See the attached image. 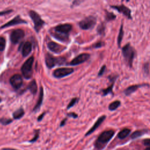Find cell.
I'll use <instances>...</instances> for the list:
<instances>
[{
    "instance_id": "9a60e30c",
    "label": "cell",
    "mask_w": 150,
    "mask_h": 150,
    "mask_svg": "<svg viewBox=\"0 0 150 150\" xmlns=\"http://www.w3.org/2000/svg\"><path fill=\"white\" fill-rule=\"evenodd\" d=\"M106 119V116H103L101 117H100V118H99V119L96 121V122L95 123V124L93 125V126L90 128V130L86 133V135H89L90 134H91L93 132H94L100 126V124L104 122V120Z\"/></svg>"
},
{
    "instance_id": "ba28073f",
    "label": "cell",
    "mask_w": 150,
    "mask_h": 150,
    "mask_svg": "<svg viewBox=\"0 0 150 150\" xmlns=\"http://www.w3.org/2000/svg\"><path fill=\"white\" fill-rule=\"evenodd\" d=\"M74 70L72 68H59L56 69L53 72V76L56 78H61L68 76L69 74L72 73Z\"/></svg>"
},
{
    "instance_id": "4316f807",
    "label": "cell",
    "mask_w": 150,
    "mask_h": 150,
    "mask_svg": "<svg viewBox=\"0 0 150 150\" xmlns=\"http://www.w3.org/2000/svg\"><path fill=\"white\" fill-rule=\"evenodd\" d=\"M106 19L107 21H110V20H113L116 18V15H114L111 12H107L106 14Z\"/></svg>"
},
{
    "instance_id": "4fadbf2b",
    "label": "cell",
    "mask_w": 150,
    "mask_h": 150,
    "mask_svg": "<svg viewBox=\"0 0 150 150\" xmlns=\"http://www.w3.org/2000/svg\"><path fill=\"white\" fill-rule=\"evenodd\" d=\"M25 23H26V22L25 21L21 19L19 16H17L15 18H14L12 20L10 21V22H7V24H6L3 26H2L1 28H4L6 27L11 26H13V25L19 24H25Z\"/></svg>"
},
{
    "instance_id": "6da1fadb",
    "label": "cell",
    "mask_w": 150,
    "mask_h": 150,
    "mask_svg": "<svg viewBox=\"0 0 150 150\" xmlns=\"http://www.w3.org/2000/svg\"><path fill=\"white\" fill-rule=\"evenodd\" d=\"M122 51L126 61L130 67H132L133 60L135 55V50L130 44H128L123 48Z\"/></svg>"
},
{
    "instance_id": "ab89813d",
    "label": "cell",
    "mask_w": 150,
    "mask_h": 150,
    "mask_svg": "<svg viewBox=\"0 0 150 150\" xmlns=\"http://www.w3.org/2000/svg\"><path fill=\"white\" fill-rule=\"evenodd\" d=\"M5 150H15V149H6Z\"/></svg>"
},
{
    "instance_id": "3957f363",
    "label": "cell",
    "mask_w": 150,
    "mask_h": 150,
    "mask_svg": "<svg viewBox=\"0 0 150 150\" xmlns=\"http://www.w3.org/2000/svg\"><path fill=\"white\" fill-rule=\"evenodd\" d=\"M29 15L33 22L35 29L36 31V32H38L44 25V21L41 19L38 14L33 11H29Z\"/></svg>"
},
{
    "instance_id": "52a82bcc",
    "label": "cell",
    "mask_w": 150,
    "mask_h": 150,
    "mask_svg": "<svg viewBox=\"0 0 150 150\" xmlns=\"http://www.w3.org/2000/svg\"><path fill=\"white\" fill-rule=\"evenodd\" d=\"M114 134L115 132L112 130L104 131L99 137L98 140L97 141V144H106L110 140V139L114 135Z\"/></svg>"
},
{
    "instance_id": "8d00e7d4",
    "label": "cell",
    "mask_w": 150,
    "mask_h": 150,
    "mask_svg": "<svg viewBox=\"0 0 150 150\" xmlns=\"http://www.w3.org/2000/svg\"><path fill=\"white\" fill-rule=\"evenodd\" d=\"M44 115H45V113H43L41 116H40V117H39V118H38V121L41 120H42V117H43V116H44Z\"/></svg>"
},
{
    "instance_id": "ffe728a7",
    "label": "cell",
    "mask_w": 150,
    "mask_h": 150,
    "mask_svg": "<svg viewBox=\"0 0 150 150\" xmlns=\"http://www.w3.org/2000/svg\"><path fill=\"white\" fill-rule=\"evenodd\" d=\"M24 115V111L22 108H20L19 109L15 111L13 117L15 119H21L23 116Z\"/></svg>"
},
{
    "instance_id": "60d3db41",
    "label": "cell",
    "mask_w": 150,
    "mask_h": 150,
    "mask_svg": "<svg viewBox=\"0 0 150 150\" xmlns=\"http://www.w3.org/2000/svg\"><path fill=\"white\" fill-rule=\"evenodd\" d=\"M1 101V98H0V101Z\"/></svg>"
},
{
    "instance_id": "5b68a950",
    "label": "cell",
    "mask_w": 150,
    "mask_h": 150,
    "mask_svg": "<svg viewBox=\"0 0 150 150\" xmlns=\"http://www.w3.org/2000/svg\"><path fill=\"white\" fill-rule=\"evenodd\" d=\"M65 62V59L63 58H53L51 55L48 53L46 55L45 62L47 66L49 68H52L55 66L56 65L63 64Z\"/></svg>"
},
{
    "instance_id": "4dcf8cb0",
    "label": "cell",
    "mask_w": 150,
    "mask_h": 150,
    "mask_svg": "<svg viewBox=\"0 0 150 150\" xmlns=\"http://www.w3.org/2000/svg\"><path fill=\"white\" fill-rule=\"evenodd\" d=\"M105 70H106V66L104 65V66H102V67L101 68L100 70L99 71V73H98V75H99V76H102V75L103 74V73H104V72H105Z\"/></svg>"
},
{
    "instance_id": "d590c367",
    "label": "cell",
    "mask_w": 150,
    "mask_h": 150,
    "mask_svg": "<svg viewBox=\"0 0 150 150\" xmlns=\"http://www.w3.org/2000/svg\"><path fill=\"white\" fill-rule=\"evenodd\" d=\"M68 116H72V117H73L74 118H76L78 117V115H76V114H74V113H70V114L68 115Z\"/></svg>"
},
{
    "instance_id": "44dd1931",
    "label": "cell",
    "mask_w": 150,
    "mask_h": 150,
    "mask_svg": "<svg viewBox=\"0 0 150 150\" xmlns=\"http://www.w3.org/2000/svg\"><path fill=\"white\" fill-rule=\"evenodd\" d=\"M121 105V102L119 100L115 101L113 102H112L108 106V109L110 111H114L116 110L119 108V107Z\"/></svg>"
},
{
    "instance_id": "8992f818",
    "label": "cell",
    "mask_w": 150,
    "mask_h": 150,
    "mask_svg": "<svg viewBox=\"0 0 150 150\" xmlns=\"http://www.w3.org/2000/svg\"><path fill=\"white\" fill-rule=\"evenodd\" d=\"M25 35V33L22 29H15L13 31L11 34L10 39L11 41L14 44H18L22 39Z\"/></svg>"
},
{
    "instance_id": "e0dca14e",
    "label": "cell",
    "mask_w": 150,
    "mask_h": 150,
    "mask_svg": "<svg viewBox=\"0 0 150 150\" xmlns=\"http://www.w3.org/2000/svg\"><path fill=\"white\" fill-rule=\"evenodd\" d=\"M146 86V85L144 84V85H133L131 86L128 87V88H127L125 90H124V93L126 96H129L131 94H132L133 93H134V92H135L139 88L142 87Z\"/></svg>"
},
{
    "instance_id": "8fae6325",
    "label": "cell",
    "mask_w": 150,
    "mask_h": 150,
    "mask_svg": "<svg viewBox=\"0 0 150 150\" xmlns=\"http://www.w3.org/2000/svg\"><path fill=\"white\" fill-rule=\"evenodd\" d=\"M111 7L112 8H115V10L118 11L119 12L122 13L123 15H124L128 18L131 19L132 17L131 15V10L128 7H126L124 5L111 6Z\"/></svg>"
},
{
    "instance_id": "83f0119b",
    "label": "cell",
    "mask_w": 150,
    "mask_h": 150,
    "mask_svg": "<svg viewBox=\"0 0 150 150\" xmlns=\"http://www.w3.org/2000/svg\"><path fill=\"white\" fill-rule=\"evenodd\" d=\"M78 101V98H74V99H73L71 100V101L70 102V103L69 104V105L67 106V109H69L70 107H73Z\"/></svg>"
},
{
    "instance_id": "836d02e7",
    "label": "cell",
    "mask_w": 150,
    "mask_h": 150,
    "mask_svg": "<svg viewBox=\"0 0 150 150\" xmlns=\"http://www.w3.org/2000/svg\"><path fill=\"white\" fill-rule=\"evenodd\" d=\"M98 30H99V32L100 33H103L104 32V27L103 26H102L101 28L100 27H99L98 28Z\"/></svg>"
},
{
    "instance_id": "f546056e",
    "label": "cell",
    "mask_w": 150,
    "mask_h": 150,
    "mask_svg": "<svg viewBox=\"0 0 150 150\" xmlns=\"http://www.w3.org/2000/svg\"><path fill=\"white\" fill-rule=\"evenodd\" d=\"M0 122H1V123L4 124V125H7V124H10V123L12 122V120H10V119H2L0 120Z\"/></svg>"
},
{
    "instance_id": "30bf717a",
    "label": "cell",
    "mask_w": 150,
    "mask_h": 150,
    "mask_svg": "<svg viewBox=\"0 0 150 150\" xmlns=\"http://www.w3.org/2000/svg\"><path fill=\"white\" fill-rule=\"evenodd\" d=\"M22 82L23 81L22 77L19 74H14L10 79L11 85L14 88L16 89H18L21 88V86L22 85Z\"/></svg>"
},
{
    "instance_id": "ac0fdd59",
    "label": "cell",
    "mask_w": 150,
    "mask_h": 150,
    "mask_svg": "<svg viewBox=\"0 0 150 150\" xmlns=\"http://www.w3.org/2000/svg\"><path fill=\"white\" fill-rule=\"evenodd\" d=\"M32 51V45L31 42H26L24 44L22 48V55L25 57L27 56Z\"/></svg>"
},
{
    "instance_id": "d6a6232c",
    "label": "cell",
    "mask_w": 150,
    "mask_h": 150,
    "mask_svg": "<svg viewBox=\"0 0 150 150\" xmlns=\"http://www.w3.org/2000/svg\"><path fill=\"white\" fill-rule=\"evenodd\" d=\"M144 144L147 146H149L150 147V139H146L143 141Z\"/></svg>"
},
{
    "instance_id": "484cf974",
    "label": "cell",
    "mask_w": 150,
    "mask_h": 150,
    "mask_svg": "<svg viewBox=\"0 0 150 150\" xmlns=\"http://www.w3.org/2000/svg\"><path fill=\"white\" fill-rule=\"evenodd\" d=\"M6 40L3 37H0V51H3L6 48Z\"/></svg>"
},
{
    "instance_id": "277c9868",
    "label": "cell",
    "mask_w": 150,
    "mask_h": 150,
    "mask_svg": "<svg viewBox=\"0 0 150 150\" xmlns=\"http://www.w3.org/2000/svg\"><path fill=\"white\" fill-rule=\"evenodd\" d=\"M96 24V18L93 16H90L81 21L79 23V26L82 29L87 30L93 28L95 26Z\"/></svg>"
},
{
    "instance_id": "d6986e66",
    "label": "cell",
    "mask_w": 150,
    "mask_h": 150,
    "mask_svg": "<svg viewBox=\"0 0 150 150\" xmlns=\"http://www.w3.org/2000/svg\"><path fill=\"white\" fill-rule=\"evenodd\" d=\"M43 98H44V90H43V88H41L40 96H39V99H38V102H37V104H36V106H35V107L33 108L34 111H36L40 108V107L42 103Z\"/></svg>"
},
{
    "instance_id": "1f68e13d",
    "label": "cell",
    "mask_w": 150,
    "mask_h": 150,
    "mask_svg": "<svg viewBox=\"0 0 150 150\" xmlns=\"http://www.w3.org/2000/svg\"><path fill=\"white\" fill-rule=\"evenodd\" d=\"M104 45V43L103 42H99L97 44H96L94 45H93V48H100L102 47Z\"/></svg>"
},
{
    "instance_id": "7c38bea8",
    "label": "cell",
    "mask_w": 150,
    "mask_h": 150,
    "mask_svg": "<svg viewBox=\"0 0 150 150\" xmlns=\"http://www.w3.org/2000/svg\"><path fill=\"white\" fill-rule=\"evenodd\" d=\"M48 47L49 49L55 53H60L66 49L65 47H63L58 44H56L53 42H51L48 44Z\"/></svg>"
},
{
    "instance_id": "f1b7e54d",
    "label": "cell",
    "mask_w": 150,
    "mask_h": 150,
    "mask_svg": "<svg viewBox=\"0 0 150 150\" xmlns=\"http://www.w3.org/2000/svg\"><path fill=\"white\" fill-rule=\"evenodd\" d=\"M142 134V132L141 131H135L134 133H133V134L131 135V138H136L140 136H141Z\"/></svg>"
},
{
    "instance_id": "2e32d148",
    "label": "cell",
    "mask_w": 150,
    "mask_h": 150,
    "mask_svg": "<svg viewBox=\"0 0 150 150\" xmlns=\"http://www.w3.org/2000/svg\"><path fill=\"white\" fill-rule=\"evenodd\" d=\"M52 35L56 39L61 41H66L68 40V33H63L61 32H57L55 31V32L52 34Z\"/></svg>"
},
{
    "instance_id": "f35d334b",
    "label": "cell",
    "mask_w": 150,
    "mask_h": 150,
    "mask_svg": "<svg viewBox=\"0 0 150 150\" xmlns=\"http://www.w3.org/2000/svg\"><path fill=\"white\" fill-rule=\"evenodd\" d=\"M145 150H150V147H148V148H146Z\"/></svg>"
},
{
    "instance_id": "603a6c76",
    "label": "cell",
    "mask_w": 150,
    "mask_h": 150,
    "mask_svg": "<svg viewBox=\"0 0 150 150\" xmlns=\"http://www.w3.org/2000/svg\"><path fill=\"white\" fill-rule=\"evenodd\" d=\"M130 130L128 129V128H125L123 129V130H122L118 135V137L120 139H123L124 138H126L127 136H128L129 135V134L130 133Z\"/></svg>"
},
{
    "instance_id": "7a4b0ae2",
    "label": "cell",
    "mask_w": 150,
    "mask_h": 150,
    "mask_svg": "<svg viewBox=\"0 0 150 150\" xmlns=\"http://www.w3.org/2000/svg\"><path fill=\"white\" fill-rule=\"evenodd\" d=\"M34 61L33 57H30L24 63L22 66L21 70L25 78L29 79L32 76V65Z\"/></svg>"
},
{
    "instance_id": "7402d4cb",
    "label": "cell",
    "mask_w": 150,
    "mask_h": 150,
    "mask_svg": "<svg viewBox=\"0 0 150 150\" xmlns=\"http://www.w3.org/2000/svg\"><path fill=\"white\" fill-rule=\"evenodd\" d=\"M28 89H29V90L31 91V92L32 94H35L37 92V89H38V87H37V85L35 81H32L29 85L28 86Z\"/></svg>"
},
{
    "instance_id": "5bb4252c",
    "label": "cell",
    "mask_w": 150,
    "mask_h": 150,
    "mask_svg": "<svg viewBox=\"0 0 150 150\" xmlns=\"http://www.w3.org/2000/svg\"><path fill=\"white\" fill-rule=\"evenodd\" d=\"M72 25L70 24H63V25H60L57 26L55 28V31L63 33H68L69 31H71L72 29Z\"/></svg>"
},
{
    "instance_id": "9c48e42d",
    "label": "cell",
    "mask_w": 150,
    "mask_h": 150,
    "mask_svg": "<svg viewBox=\"0 0 150 150\" xmlns=\"http://www.w3.org/2000/svg\"><path fill=\"white\" fill-rule=\"evenodd\" d=\"M90 58V55L88 53H82L77 57L75 58L74 59H73L71 62V65H78L79 64H81L85 62H86L87 60H88Z\"/></svg>"
},
{
    "instance_id": "74e56055",
    "label": "cell",
    "mask_w": 150,
    "mask_h": 150,
    "mask_svg": "<svg viewBox=\"0 0 150 150\" xmlns=\"http://www.w3.org/2000/svg\"><path fill=\"white\" fill-rule=\"evenodd\" d=\"M65 121H66V119L64 120V121H63L62 122V123H61V124H60V126H62L63 125H64L65 124Z\"/></svg>"
},
{
    "instance_id": "cb8c5ba5",
    "label": "cell",
    "mask_w": 150,
    "mask_h": 150,
    "mask_svg": "<svg viewBox=\"0 0 150 150\" xmlns=\"http://www.w3.org/2000/svg\"><path fill=\"white\" fill-rule=\"evenodd\" d=\"M123 35H124V31H123V24L121 25L120 29V31H119V33L118 35V38H117V43L119 45V47H120V44L122 43V41L123 40Z\"/></svg>"
},
{
    "instance_id": "e575fe53",
    "label": "cell",
    "mask_w": 150,
    "mask_h": 150,
    "mask_svg": "<svg viewBox=\"0 0 150 150\" xmlns=\"http://www.w3.org/2000/svg\"><path fill=\"white\" fill-rule=\"evenodd\" d=\"M12 12L11 10H10V11H4V12H0V15H5V14H8L10 12Z\"/></svg>"
},
{
    "instance_id": "d4e9b609",
    "label": "cell",
    "mask_w": 150,
    "mask_h": 150,
    "mask_svg": "<svg viewBox=\"0 0 150 150\" xmlns=\"http://www.w3.org/2000/svg\"><path fill=\"white\" fill-rule=\"evenodd\" d=\"M114 83H115L113 82L111 85V86H110L108 88H107L106 89L103 90V96H106V95L108 94L109 93H112V88H113V86H114Z\"/></svg>"
}]
</instances>
